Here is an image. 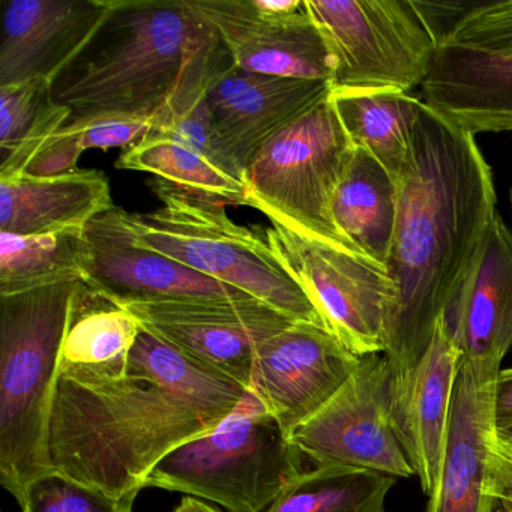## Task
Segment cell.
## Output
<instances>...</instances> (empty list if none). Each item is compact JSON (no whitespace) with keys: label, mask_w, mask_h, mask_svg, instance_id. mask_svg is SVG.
I'll use <instances>...</instances> for the list:
<instances>
[{"label":"cell","mask_w":512,"mask_h":512,"mask_svg":"<svg viewBox=\"0 0 512 512\" xmlns=\"http://www.w3.org/2000/svg\"><path fill=\"white\" fill-rule=\"evenodd\" d=\"M460 370L461 352L443 316L427 352L409 371L394 377L392 427L425 496L442 469Z\"/></svg>","instance_id":"2e32d148"},{"label":"cell","mask_w":512,"mask_h":512,"mask_svg":"<svg viewBox=\"0 0 512 512\" xmlns=\"http://www.w3.org/2000/svg\"><path fill=\"white\" fill-rule=\"evenodd\" d=\"M250 398L244 386L142 328L121 376H58L47 428V470L113 496L140 491L167 454L214 430Z\"/></svg>","instance_id":"6da1fadb"},{"label":"cell","mask_w":512,"mask_h":512,"mask_svg":"<svg viewBox=\"0 0 512 512\" xmlns=\"http://www.w3.org/2000/svg\"><path fill=\"white\" fill-rule=\"evenodd\" d=\"M329 97L250 161L244 178L247 203L316 244L365 259L341 238L332 220V199L355 146Z\"/></svg>","instance_id":"52a82bcc"},{"label":"cell","mask_w":512,"mask_h":512,"mask_svg":"<svg viewBox=\"0 0 512 512\" xmlns=\"http://www.w3.org/2000/svg\"><path fill=\"white\" fill-rule=\"evenodd\" d=\"M83 230L29 236L0 232V295L85 281Z\"/></svg>","instance_id":"484cf974"},{"label":"cell","mask_w":512,"mask_h":512,"mask_svg":"<svg viewBox=\"0 0 512 512\" xmlns=\"http://www.w3.org/2000/svg\"><path fill=\"white\" fill-rule=\"evenodd\" d=\"M68 125H73L79 133L83 151L130 149L155 130V124L152 121L128 118H98L91 121L70 122Z\"/></svg>","instance_id":"1f68e13d"},{"label":"cell","mask_w":512,"mask_h":512,"mask_svg":"<svg viewBox=\"0 0 512 512\" xmlns=\"http://www.w3.org/2000/svg\"><path fill=\"white\" fill-rule=\"evenodd\" d=\"M397 479L373 470L317 466L295 479L268 512H386Z\"/></svg>","instance_id":"83f0119b"},{"label":"cell","mask_w":512,"mask_h":512,"mask_svg":"<svg viewBox=\"0 0 512 512\" xmlns=\"http://www.w3.org/2000/svg\"><path fill=\"white\" fill-rule=\"evenodd\" d=\"M124 308L143 329L248 392L260 347L293 323L257 299L140 302Z\"/></svg>","instance_id":"8fae6325"},{"label":"cell","mask_w":512,"mask_h":512,"mask_svg":"<svg viewBox=\"0 0 512 512\" xmlns=\"http://www.w3.org/2000/svg\"><path fill=\"white\" fill-rule=\"evenodd\" d=\"M332 64L331 91L409 92L427 79L437 40L410 0H305Z\"/></svg>","instance_id":"ba28073f"},{"label":"cell","mask_w":512,"mask_h":512,"mask_svg":"<svg viewBox=\"0 0 512 512\" xmlns=\"http://www.w3.org/2000/svg\"><path fill=\"white\" fill-rule=\"evenodd\" d=\"M359 361L323 326L293 322L260 347L250 395L292 434L334 397Z\"/></svg>","instance_id":"4fadbf2b"},{"label":"cell","mask_w":512,"mask_h":512,"mask_svg":"<svg viewBox=\"0 0 512 512\" xmlns=\"http://www.w3.org/2000/svg\"><path fill=\"white\" fill-rule=\"evenodd\" d=\"M86 245L85 283L116 304L251 298L214 278L137 244L124 218V209L113 208L83 230Z\"/></svg>","instance_id":"5bb4252c"},{"label":"cell","mask_w":512,"mask_h":512,"mask_svg":"<svg viewBox=\"0 0 512 512\" xmlns=\"http://www.w3.org/2000/svg\"><path fill=\"white\" fill-rule=\"evenodd\" d=\"M79 283L0 295V484L19 503L47 472L50 409Z\"/></svg>","instance_id":"277c9868"},{"label":"cell","mask_w":512,"mask_h":512,"mask_svg":"<svg viewBox=\"0 0 512 512\" xmlns=\"http://www.w3.org/2000/svg\"><path fill=\"white\" fill-rule=\"evenodd\" d=\"M331 83L248 73L233 65L208 91L215 136L244 175L257 152L316 109Z\"/></svg>","instance_id":"9a60e30c"},{"label":"cell","mask_w":512,"mask_h":512,"mask_svg":"<svg viewBox=\"0 0 512 512\" xmlns=\"http://www.w3.org/2000/svg\"><path fill=\"white\" fill-rule=\"evenodd\" d=\"M149 187L163 208L152 212L124 209L137 244L247 293L293 322L328 329L304 287L272 250L266 230L236 224L224 203L185 196L155 181Z\"/></svg>","instance_id":"5b68a950"},{"label":"cell","mask_w":512,"mask_h":512,"mask_svg":"<svg viewBox=\"0 0 512 512\" xmlns=\"http://www.w3.org/2000/svg\"><path fill=\"white\" fill-rule=\"evenodd\" d=\"M116 167L149 173L152 181L185 196L215 200L227 206H248L244 182L200 157L166 134L151 133L131 146L116 161Z\"/></svg>","instance_id":"d4e9b609"},{"label":"cell","mask_w":512,"mask_h":512,"mask_svg":"<svg viewBox=\"0 0 512 512\" xmlns=\"http://www.w3.org/2000/svg\"><path fill=\"white\" fill-rule=\"evenodd\" d=\"M442 41L512 53V0L473 4Z\"/></svg>","instance_id":"f546056e"},{"label":"cell","mask_w":512,"mask_h":512,"mask_svg":"<svg viewBox=\"0 0 512 512\" xmlns=\"http://www.w3.org/2000/svg\"><path fill=\"white\" fill-rule=\"evenodd\" d=\"M445 320L461 364L502 370L512 349V229L499 212Z\"/></svg>","instance_id":"d6986e66"},{"label":"cell","mask_w":512,"mask_h":512,"mask_svg":"<svg viewBox=\"0 0 512 512\" xmlns=\"http://www.w3.org/2000/svg\"><path fill=\"white\" fill-rule=\"evenodd\" d=\"M494 424L497 431H512V368H502L494 385Z\"/></svg>","instance_id":"836d02e7"},{"label":"cell","mask_w":512,"mask_h":512,"mask_svg":"<svg viewBox=\"0 0 512 512\" xmlns=\"http://www.w3.org/2000/svg\"><path fill=\"white\" fill-rule=\"evenodd\" d=\"M70 116V110L53 103L47 80L0 86V179L20 178Z\"/></svg>","instance_id":"4316f807"},{"label":"cell","mask_w":512,"mask_h":512,"mask_svg":"<svg viewBox=\"0 0 512 512\" xmlns=\"http://www.w3.org/2000/svg\"><path fill=\"white\" fill-rule=\"evenodd\" d=\"M397 190V224L386 265L394 293L383 352L394 376L427 352L499 212L493 170L475 136L424 103Z\"/></svg>","instance_id":"7a4b0ae2"},{"label":"cell","mask_w":512,"mask_h":512,"mask_svg":"<svg viewBox=\"0 0 512 512\" xmlns=\"http://www.w3.org/2000/svg\"><path fill=\"white\" fill-rule=\"evenodd\" d=\"M109 0H10L2 17L0 86L52 82L106 16Z\"/></svg>","instance_id":"e0dca14e"},{"label":"cell","mask_w":512,"mask_h":512,"mask_svg":"<svg viewBox=\"0 0 512 512\" xmlns=\"http://www.w3.org/2000/svg\"><path fill=\"white\" fill-rule=\"evenodd\" d=\"M206 97L197 101L187 112L175 116L152 133L166 134V136L172 137L176 142L187 146L227 175L244 182V175L224 154L223 148L215 136L211 110H209Z\"/></svg>","instance_id":"4dcf8cb0"},{"label":"cell","mask_w":512,"mask_h":512,"mask_svg":"<svg viewBox=\"0 0 512 512\" xmlns=\"http://www.w3.org/2000/svg\"><path fill=\"white\" fill-rule=\"evenodd\" d=\"M113 208L109 179L98 170H76L53 178L0 179V232L11 235L83 230Z\"/></svg>","instance_id":"44dd1931"},{"label":"cell","mask_w":512,"mask_h":512,"mask_svg":"<svg viewBox=\"0 0 512 512\" xmlns=\"http://www.w3.org/2000/svg\"><path fill=\"white\" fill-rule=\"evenodd\" d=\"M236 67L262 76L332 82V64L305 0H188Z\"/></svg>","instance_id":"7c38bea8"},{"label":"cell","mask_w":512,"mask_h":512,"mask_svg":"<svg viewBox=\"0 0 512 512\" xmlns=\"http://www.w3.org/2000/svg\"><path fill=\"white\" fill-rule=\"evenodd\" d=\"M509 203H511V212H512V187H511V190H509Z\"/></svg>","instance_id":"8d00e7d4"},{"label":"cell","mask_w":512,"mask_h":512,"mask_svg":"<svg viewBox=\"0 0 512 512\" xmlns=\"http://www.w3.org/2000/svg\"><path fill=\"white\" fill-rule=\"evenodd\" d=\"M496 512H509V511H506V509L502 508V506H497Z\"/></svg>","instance_id":"d590c367"},{"label":"cell","mask_w":512,"mask_h":512,"mask_svg":"<svg viewBox=\"0 0 512 512\" xmlns=\"http://www.w3.org/2000/svg\"><path fill=\"white\" fill-rule=\"evenodd\" d=\"M488 494L512 512V431H494L488 448Z\"/></svg>","instance_id":"d6a6232c"},{"label":"cell","mask_w":512,"mask_h":512,"mask_svg":"<svg viewBox=\"0 0 512 512\" xmlns=\"http://www.w3.org/2000/svg\"><path fill=\"white\" fill-rule=\"evenodd\" d=\"M173 512H221L220 509L205 503V500L197 499V497L187 496L182 502L176 506Z\"/></svg>","instance_id":"e575fe53"},{"label":"cell","mask_w":512,"mask_h":512,"mask_svg":"<svg viewBox=\"0 0 512 512\" xmlns=\"http://www.w3.org/2000/svg\"><path fill=\"white\" fill-rule=\"evenodd\" d=\"M421 100L467 133H512V53L440 41Z\"/></svg>","instance_id":"ffe728a7"},{"label":"cell","mask_w":512,"mask_h":512,"mask_svg":"<svg viewBox=\"0 0 512 512\" xmlns=\"http://www.w3.org/2000/svg\"><path fill=\"white\" fill-rule=\"evenodd\" d=\"M397 211V182L371 155L355 149L332 199V220L341 238L388 271Z\"/></svg>","instance_id":"603a6c76"},{"label":"cell","mask_w":512,"mask_h":512,"mask_svg":"<svg viewBox=\"0 0 512 512\" xmlns=\"http://www.w3.org/2000/svg\"><path fill=\"white\" fill-rule=\"evenodd\" d=\"M233 65L188 0H109L92 37L50 82V97L70 110L67 124L128 118L158 130Z\"/></svg>","instance_id":"3957f363"},{"label":"cell","mask_w":512,"mask_h":512,"mask_svg":"<svg viewBox=\"0 0 512 512\" xmlns=\"http://www.w3.org/2000/svg\"><path fill=\"white\" fill-rule=\"evenodd\" d=\"M269 221V245L304 287L329 331L355 355H383L394 293L388 271Z\"/></svg>","instance_id":"30bf717a"},{"label":"cell","mask_w":512,"mask_h":512,"mask_svg":"<svg viewBox=\"0 0 512 512\" xmlns=\"http://www.w3.org/2000/svg\"><path fill=\"white\" fill-rule=\"evenodd\" d=\"M140 491L113 496L61 472L47 470L26 485L22 512H133Z\"/></svg>","instance_id":"f1b7e54d"},{"label":"cell","mask_w":512,"mask_h":512,"mask_svg":"<svg viewBox=\"0 0 512 512\" xmlns=\"http://www.w3.org/2000/svg\"><path fill=\"white\" fill-rule=\"evenodd\" d=\"M305 461L283 425L250 398L214 430L167 454L143 488L211 500L229 512H268L307 470Z\"/></svg>","instance_id":"8992f818"},{"label":"cell","mask_w":512,"mask_h":512,"mask_svg":"<svg viewBox=\"0 0 512 512\" xmlns=\"http://www.w3.org/2000/svg\"><path fill=\"white\" fill-rule=\"evenodd\" d=\"M140 331L133 314L80 281L71 298L58 376L73 380L121 376Z\"/></svg>","instance_id":"7402d4cb"},{"label":"cell","mask_w":512,"mask_h":512,"mask_svg":"<svg viewBox=\"0 0 512 512\" xmlns=\"http://www.w3.org/2000/svg\"><path fill=\"white\" fill-rule=\"evenodd\" d=\"M499 371L461 364L452 400L442 469L424 512H496L488 494V448L496 431L494 385Z\"/></svg>","instance_id":"ac0fdd59"},{"label":"cell","mask_w":512,"mask_h":512,"mask_svg":"<svg viewBox=\"0 0 512 512\" xmlns=\"http://www.w3.org/2000/svg\"><path fill=\"white\" fill-rule=\"evenodd\" d=\"M329 98L355 149L371 155L397 182L410 161L421 98L392 89L331 91Z\"/></svg>","instance_id":"cb8c5ba5"},{"label":"cell","mask_w":512,"mask_h":512,"mask_svg":"<svg viewBox=\"0 0 512 512\" xmlns=\"http://www.w3.org/2000/svg\"><path fill=\"white\" fill-rule=\"evenodd\" d=\"M394 377L382 353L361 356L334 397L290 434L293 445L313 467H353L410 478L412 467L392 427Z\"/></svg>","instance_id":"9c48e42d"}]
</instances>
